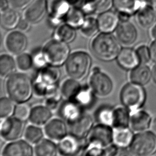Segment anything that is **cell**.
<instances>
[{"instance_id":"42","label":"cell","mask_w":156,"mask_h":156,"mask_svg":"<svg viewBox=\"0 0 156 156\" xmlns=\"http://www.w3.org/2000/svg\"><path fill=\"white\" fill-rule=\"evenodd\" d=\"M62 97L60 88L54 93L45 98V105L52 111L56 109L59 105L60 101Z\"/></svg>"},{"instance_id":"27","label":"cell","mask_w":156,"mask_h":156,"mask_svg":"<svg viewBox=\"0 0 156 156\" xmlns=\"http://www.w3.org/2000/svg\"><path fill=\"white\" fill-rule=\"evenodd\" d=\"M136 20L141 27L149 29L156 22V11L150 6H143L137 13Z\"/></svg>"},{"instance_id":"30","label":"cell","mask_w":156,"mask_h":156,"mask_svg":"<svg viewBox=\"0 0 156 156\" xmlns=\"http://www.w3.org/2000/svg\"><path fill=\"white\" fill-rule=\"evenodd\" d=\"M16 60L8 54H2L0 57V75L1 78H7L16 73Z\"/></svg>"},{"instance_id":"4","label":"cell","mask_w":156,"mask_h":156,"mask_svg":"<svg viewBox=\"0 0 156 156\" xmlns=\"http://www.w3.org/2000/svg\"><path fill=\"white\" fill-rule=\"evenodd\" d=\"M91 65L92 59L87 53L76 51L70 54L66 62V72L70 78L80 81L88 75Z\"/></svg>"},{"instance_id":"29","label":"cell","mask_w":156,"mask_h":156,"mask_svg":"<svg viewBox=\"0 0 156 156\" xmlns=\"http://www.w3.org/2000/svg\"><path fill=\"white\" fill-rule=\"evenodd\" d=\"M58 152V146L52 140L43 139L36 144L34 153L38 156H55Z\"/></svg>"},{"instance_id":"55","label":"cell","mask_w":156,"mask_h":156,"mask_svg":"<svg viewBox=\"0 0 156 156\" xmlns=\"http://www.w3.org/2000/svg\"><path fill=\"white\" fill-rule=\"evenodd\" d=\"M144 1L149 4L150 6L156 7V0H144Z\"/></svg>"},{"instance_id":"31","label":"cell","mask_w":156,"mask_h":156,"mask_svg":"<svg viewBox=\"0 0 156 156\" xmlns=\"http://www.w3.org/2000/svg\"><path fill=\"white\" fill-rule=\"evenodd\" d=\"M129 110L126 108L122 107H118L114 109L112 124L114 129L128 128L131 119Z\"/></svg>"},{"instance_id":"16","label":"cell","mask_w":156,"mask_h":156,"mask_svg":"<svg viewBox=\"0 0 156 156\" xmlns=\"http://www.w3.org/2000/svg\"><path fill=\"white\" fill-rule=\"evenodd\" d=\"M69 126L70 134L85 139L93 127V118L88 114H83L80 118Z\"/></svg>"},{"instance_id":"37","label":"cell","mask_w":156,"mask_h":156,"mask_svg":"<svg viewBox=\"0 0 156 156\" xmlns=\"http://www.w3.org/2000/svg\"><path fill=\"white\" fill-rule=\"evenodd\" d=\"M44 132L40 126L32 124L26 127L24 132V137L30 144H36L43 139Z\"/></svg>"},{"instance_id":"35","label":"cell","mask_w":156,"mask_h":156,"mask_svg":"<svg viewBox=\"0 0 156 156\" xmlns=\"http://www.w3.org/2000/svg\"><path fill=\"white\" fill-rule=\"evenodd\" d=\"M66 23L74 28H80L84 23V13L80 8L73 7L70 9L65 18Z\"/></svg>"},{"instance_id":"5","label":"cell","mask_w":156,"mask_h":156,"mask_svg":"<svg viewBox=\"0 0 156 156\" xmlns=\"http://www.w3.org/2000/svg\"><path fill=\"white\" fill-rule=\"evenodd\" d=\"M120 98L125 107L133 112L144 105L146 100V92L142 85L131 82L122 87Z\"/></svg>"},{"instance_id":"36","label":"cell","mask_w":156,"mask_h":156,"mask_svg":"<svg viewBox=\"0 0 156 156\" xmlns=\"http://www.w3.org/2000/svg\"><path fill=\"white\" fill-rule=\"evenodd\" d=\"M75 28L67 23L59 26L55 32V39L69 43L72 42L76 37Z\"/></svg>"},{"instance_id":"56","label":"cell","mask_w":156,"mask_h":156,"mask_svg":"<svg viewBox=\"0 0 156 156\" xmlns=\"http://www.w3.org/2000/svg\"><path fill=\"white\" fill-rule=\"evenodd\" d=\"M151 34L153 38L156 40V25L152 27L151 31Z\"/></svg>"},{"instance_id":"54","label":"cell","mask_w":156,"mask_h":156,"mask_svg":"<svg viewBox=\"0 0 156 156\" xmlns=\"http://www.w3.org/2000/svg\"><path fill=\"white\" fill-rule=\"evenodd\" d=\"M151 127L152 129V131L154 134H156V118L154 119V120H153L151 123Z\"/></svg>"},{"instance_id":"45","label":"cell","mask_w":156,"mask_h":156,"mask_svg":"<svg viewBox=\"0 0 156 156\" xmlns=\"http://www.w3.org/2000/svg\"><path fill=\"white\" fill-rule=\"evenodd\" d=\"M137 57L139 59L140 63L146 64L150 61L151 59L150 50L146 45H141L136 50Z\"/></svg>"},{"instance_id":"41","label":"cell","mask_w":156,"mask_h":156,"mask_svg":"<svg viewBox=\"0 0 156 156\" xmlns=\"http://www.w3.org/2000/svg\"><path fill=\"white\" fill-rule=\"evenodd\" d=\"M16 60L17 68L22 72H27L34 66L33 55L27 53L23 52L18 55Z\"/></svg>"},{"instance_id":"2","label":"cell","mask_w":156,"mask_h":156,"mask_svg":"<svg viewBox=\"0 0 156 156\" xmlns=\"http://www.w3.org/2000/svg\"><path fill=\"white\" fill-rule=\"evenodd\" d=\"M60 77L58 66L48 65L39 70L33 81L34 94L45 98L54 93L60 89L58 83Z\"/></svg>"},{"instance_id":"23","label":"cell","mask_w":156,"mask_h":156,"mask_svg":"<svg viewBox=\"0 0 156 156\" xmlns=\"http://www.w3.org/2000/svg\"><path fill=\"white\" fill-rule=\"evenodd\" d=\"M97 20L100 30L102 33H109L116 30L120 20L117 13L107 11L101 13Z\"/></svg>"},{"instance_id":"14","label":"cell","mask_w":156,"mask_h":156,"mask_svg":"<svg viewBox=\"0 0 156 156\" xmlns=\"http://www.w3.org/2000/svg\"><path fill=\"white\" fill-rule=\"evenodd\" d=\"M34 149L31 144L26 140L18 139L9 142L2 151L3 156H31Z\"/></svg>"},{"instance_id":"20","label":"cell","mask_w":156,"mask_h":156,"mask_svg":"<svg viewBox=\"0 0 156 156\" xmlns=\"http://www.w3.org/2000/svg\"><path fill=\"white\" fill-rule=\"evenodd\" d=\"M152 119L150 114L143 110L133 112L131 116L129 125L133 131L141 132L147 131L151 127Z\"/></svg>"},{"instance_id":"22","label":"cell","mask_w":156,"mask_h":156,"mask_svg":"<svg viewBox=\"0 0 156 156\" xmlns=\"http://www.w3.org/2000/svg\"><path fill=\"white\" fill-rule=\"evenodd\" d=\"M95 97L89 85H82L80 90L70 101L77 104L83 109H90L94 104Z\"/></svg>"},{"instance_id":"44","label":"cell","mask_w":156,"mask_h":156,"mask_svg":"<svg viewBox=\"0 0 156 156\" xmlns=\"http://www.w3.org/2000/svg\"><path fill=\"white\" fill-rule=\"evenodd\" d=\"M31 108L27 104L25 103L18 104L16 107L15 116L21 120L25 121L29 119L31 112Z\"/></svg>"},{"instance_id":"50","label":"cell","mask_w":156,"mask_h":156,"mask_svg":"<svg viewBox=\"0 0 156 156\" xmlns=\"http://www.w3.org/2000/svg\"><path fill=\"white\" fill-rule=\"evenodd\" d=\"M70 5L73 7L82 8L87 0H67Z\"/></svg>"},{"instance_id":"3","label":"cell","mask_w":156,"mask_h":156,"mask_svg":"<svg viewBox=\"0 0 156 156\" xmlns=\"http://www.w3.org/2000/svg\"><path fill=\"white\" fill-rule=\"evenodd\" d=\"M120 44L112 35L102 33L93 38L91 43V51L98 59L111 61L118 57L121 50Z\"/></svg>"},{"instance_id":"26","label":"cell","mask_w":156,"mask_h":156,"mask_svg":"<svg viewBox=\"0 0 156 156\" xmlns=\"http://www.w3.org/2000/svg\"><path fill=\"white\" fill-rule=\"evenodd\" d=\"M113 5V0H87L81 9L84 13H102Z\"/></svg>"},{"instance_id":"52","label":"cell","mask_w":156,"mask_h":156,"mask_svg":"<svg viewBox=\"0 0 156 156\" xmlns=\"http://www.w3.org/2000/svg\"><path fill=\"white\" fill-rule=\"evenodd\" d=\"M9 3L8 0H1L0 1V11L1 12L4 11L8 9Z\"/></svg>"},{"instance_id":"47","label":"cell","mask_w":156,"mask_h":156,"mask_svg":"<svg viewBox=\"0 0 156 156\" xmlns=\"http://www.w3.org/2000/svg\"><path fill=\"white\" fill-rule=\"evenodd\" d=\"M34 0H8L9 5L16 10H21L26 8Z\"/></svg>"},{"instance_id":"7","label":"cell","mask_w":156,"mask_h":156,"mask_svg":"<svg viewBox=\"0 0 156 156\" xmlns=\"http://www.w3.org/2000/svg\"><path fill=\"white\" fill-rule=\"evenodd\" d=\"M42 51L49 65L55 66L65 63L70 55L67 43L57 39L47 43Z\"/></svg>"},{"instance_id":"32","label":"cell","mask_w":156,"mask_h":156,"mask_svg":"<svg viewBox=\"0 0 156 156\" xmlns=\"http://www.w3.org/2000/svg\"><path fill=\"white\" fill-rule=\"evenodd\" d=\"M1 13V25L4 29L10 30L17 27L20 18L16 10L8 9Z\"/></svg>"},{"instance_id":"53","label":"cell","mask_w":156,"mask_h":156,"mask_svg":"<svg viewBox=\"0 0 156 156\" xmlns=\"http://www.w3.org/2000/svg\"><path fill=\"white\" fill-rule=\"evenodd\" d=\"M119 18L121 21H129V19L130 18L131 15H128L125 13H118Z\"/></svg>"},{"instance_id":"25","label":"cell","mask_w":156,"mask_h":156,"mask_svg":"<svg viewBox=\"0 0 156 156\" xmlns=\"http://www.w3.org/2000/svg\"><path fill=\"white\" fill-rule=\"evenodd\" d=\"M129 77L131 82L144 86L150 82L152 71L146 64L141 63L132 69Z\"/></svg>"},{"instance_id":"24","label":"cell","mask_w":156,"mask_h":156,"mask_svg":"<svg viewBox=\"0 0 156 156\" xmlns=\"http://www.w3.org/2000/svg\"><path fill=\"white\" fill-rule=\"evenodd\" d=\"M117 58L119 65L126 69H133L140 63L136 51L131 48L121 50Z\"/></svg>"},{"instance_id":"1","label":"cell","mask_w":156,"mask_h":156,"mask_svg":"<svg viewBox=\"0 0 156 156\" xmlns=\"http://www.w3.org/2000/svg\"><path fill=\"white\" fill-rule=\"evenodd\" d=\"M5 90L9 97L16 104L25 103L34 93L33 82L23 73H15L7 78Z\"/></svg>"},{"instance_id":"13","label":"cell","mask_w":156,"mask_h":156,"mask_svg":"<svg viewBox=\"0 0 156 156\" xmlns=\"http://www.w3.org/2000/svg\"><path fill=\"white\" fill-rule=\"evenodd\" d=\"M71 6L67 0H48L47 9L51 23L56 26L65 18Z\"/></svg>"},{"instance_id":"9","label":"cell","mask_w":156,"mask_h":156,"mask_svg":"<svg viewBox=\"0 0 156 156\" xmlns=\"http://www.w3.org/2000/svg\"><path fill=\"white\" fill-rule=\"evenodd\" d=\"M0 134L2 139L11 142L20 139L23 135L25 126L23 120L16 117H9L1 120Z\"/></svg>"},{"instance_id":"6","label":"cell","mask_w":156,"mask_h":156,"mask_svg":"<svg viewBox=\"0 0 156 156\" xmlns=\"http://www.w3.org/2000/svg\"><path fill=\"white\" fill-rule=\"evenodd\" d=\"M132 154L137 156H149L156 152V135L150 131L141 132L133 137L129 146Z\"/></svg>"},{"instance_id":"48","label":"cell","mask_w":156,"mask_h":156,"mask_svg":"<svg viewBox=\"0 0 156 156\" xmlns=\"http://www.w3.org/2000/svg\"><path fill=\"white\" fill-rule=\"evenodd\" d=\"M118 147L116 144H111L104 149V156H114L118 154Z\"/></svg>"},{"instance_id":"40","label":"cell","mask_w":156,"mask_h":156,"mask_svg":"<svg viewBox=\"0 0 156 156\" xmlns=\"http://www.w3.org/2000/svg\"><path fill=\"white\" fill-rule=\"evenodd\" d=\"M16 102L10 98L2 97L0 100L1 119L10 117L15 113Z\"/></svg>"},{"instance_id":"28","label":"cell","mask_w":156,"mask_h":156,"mask_svg":"<svg viewBox=\"0 0 156 156\" xmlns=\"http://www.w3.org/2000/svg\"><path fill=\"white\" fill-rule=\"evenodd\" d=\"M113 5L119 13L132 15L144 5L141 0H113Z\"/></svg>"},{"instance_id":"46","label":"cell","mask_w":156,"mask_h":156,"mask_svg":"<svg viewBox=\"0 0 156 156\" xmlns=\"http://www.w3.org/2000/svg\"><path fill=\"white\" fill-rule=\"evenodd\" d=\"M33 59L34 67L37 68L38 70L41 69L49 65L44 55L43 52L42 50L41 51H37L33 55Z\"/></svg>"},{"instance_id":"33","label":"cell","mask_w":156,"mask_h":156,"mask_svg":"<svg viewBox=\"0 0 156 156\" xmlns=\"http://www.w3.org/2000/svg\"><path fill=\"white\" fill-rule=\"evenodd\" d=\"M133 133L128 128L114 129L113 141L120 148L130 146L133 139Z\"/></svg>"},{"instance_id":"19","label":"cell","mask_w":156,"mask_h":156,"mask_svg":"<svg viewBox=\"0 0 156 156\" xmlns=\"http://www.w3.org/2000/svg\"><path fill=\"white\" fill-rule=\"evenodd\" d=\"M83 109L80 105L70 100H67L61 105L59 114L61 118L68 125L75 122L82 116Z\"/></svg>"},{"instance_id":"21","label":"cell","mask_w":156,"mask_h":156,"mask_svg":"<svg viewBox=\"0 0 156 156\" xmlns=\"http://www.w3.org/2000/svg\"><path fill=\"white\" fill-rule=\"evenodd\" d=\"M52 117V112L46 105H38L31 109L29 120L32 124L38 126H45Z\"/></svg>"},{"instance_id":"17","label":"cell","mask_w":156,"mask_h":156,"mask_svg":"<svg viewBox=\"0 0 156 156\" xmlns=\"http://www.w3.org/2000/svg\"><path fill=\"white\" fill-rule=\"evenodd\" d=\"M44 132L48 138L59 142L67 135L68 127L65 120L53 118L45 125Z\"/></svg>"},{"instance_id":"38","label":"cell","mask_w":156,"mask_h":156,"mask_svg":"<svg viewBox=\"0 0 156 156\" xmlns=\"http://www.w3.org/2000/svg\"><path fill=\"white\" fill-rule=\"evenodd\" d=\"M80 28L81 34L87 38H91L95 36L99 30L98 20L93 17L85 19L84 23Z\"/></svg>"},{"instance_id":"18","label":"cell","mask_w":156,"mask_h":156,"mask_svg":"<svg viewBox=\"0 0 156 156\" xmlns=\"http://www.w3.org/2000/svg\"><path fill=\"white\" fill-rule=\"evenodd\" d=\"M47 11L46 0H35L26 8L23 14L24 19L30 23H37L44 18Z\"/></svg>"},{"instance_id":"34","label":"cell","mask_w":156,"mask_h":156,"mask_svg":"<svg viewBox=\"0 0 156 156\" xmlns=\"http://www.w3.org/2000/svg\"><path fill=\"white\" fill-rule=\"evenodd\" d=\"M82 86V85L79 80L70 77L68 78L63 82L60 88L62 97L67 100H71L80 90Z\"/></svg>"},{"instance_id":"39","label":"cell","mask_w":156,"mask_h":156,"mask_svg":"<svg viewBox=\"0 0 156 156\" xmlns=\"http://www.w3.org/2000/svg\"><path fill=\"white\" fill-rule=\"evenodd\" d=\"M114 109L108 106H103L98 110L95 118L98 122L102 124L112 127Z\"/></svg>"},{"instance_id":"57","label":"cell","mask_w":156,"mask_h":156,"mask_svg":"<svg viewBox=\"0 0 156 156\" xmlns=\"http://www.w3.org/2000/svg\"><path fill=\"white\" fill-rule=\"evenodd\" d=\"M152 77L154 82L156 83V65L154 66L152 69Z\"/></svg>"},{"instance_id":"51","label":"cell","mask_w":156,"mask_h":156,"mask_svg":"<svg viewBox=\"0 0 156 156\" xmlns=\"http://www.w3.org/2000/svg\"><path fill=\"white\" fill-rule=\"evenodd\" d=\"M149 50L151 59L156 62V40L151 43Z\"/></svg>"},{"instance_id":"12","label":"cell","mask_w":156,"mask_h":156,"mask_svg":"<svg viewBox=\"0 0 156 156\" xmlns=\"http://www.w3.org/2000/svg\"><path fill=\"white\" fill-rule=\"evenodd\" d=\"M27 37L23 32L14 30L6 35L4 44L7 51L14 55H19L24 52L27 47Z\"/></svg>"},{"instance_id":"49","label":"cell","mask_w":156,"mask_h":156,"mask_svg":"<svg viewBox=\"0 0 156 156\" xmlns=\"http://www.w3.org/2000/svg\"><path fill=\"white\" fill-rule=\"evenodd\" d=\"M30 23L25 19H20L17 27L18 30L21 32H26L30 29Z\"/></svg>"},{"instance_id":"11","label":"cell","mask_w":156,"mask_h":156,"mask_svg":"<svg viewBox=\"0 0 156 156\" xmlns=\"http://www.w3.org/2000/svg\"><path fill=\"white\" fill-rule=\"evenodd\" d=\"M113 136L112 126L99 123L91 129L87 136V142L99 144L105 148L114 142Z\"/></svg>"},{"instance_id":"10","label":"cell","mask_w":156,"mask_h":156,"mask_svg":"<svg viewBox=\"0 0 156 156\" xmlns=\"http://www.w3.org/2000/svg\"><path fill=\"white\" fill-rule=\"evenodd\" d=\"M85 139L76 137L73 134H67L59 141L57 144L59 154L62 156H74L82 152L86 145Z\"/></svg>"},{"instance_id":"8","label":"cell","mask_w":156,"mask_h":156,"mask_svg":"<svg viewBox=\"0 0 156 156\" xmlns=\"http://www.w3.org/2000/svg\"><path fill=\"white\" fill-rule=\"evenodd\" d=\"M89 86L96 97H107L112 93L114 84L111 78L101 72L99 67L93 68L89 80Z\"/></svg>"},{"instance_id":"43","label":"cell","mask_w":156,"mask_h":156,"mask_svg":"<svg viewBox=\"0 0 156 156\" xmlns=\"http://www.w3.org/2000/svg\"><path fill=\"white\" fill-rule=\"evenodd\" d=\"M105 148L99 144L88 142L83 150V156H104Z\"/></svg>"},{"instance_id":"15","label":"cell","mask_w":156,"mask_h":156,"mask_svg":"<svg viewBox=\"0 0 156 156\" xmlns=\"http://www.w3.org/2000/svg\"><path fill=\"white\" fill-rule=\"evenodd\" d=\"M116 36L121 44L130 46L136 41L137 30L131 22L121 21V23L116 28Z\"/></svg>"}]
</instances>
